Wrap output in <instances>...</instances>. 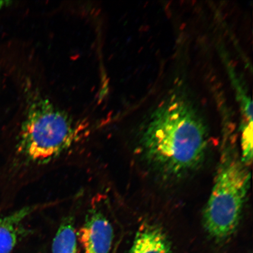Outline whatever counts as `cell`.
I'll return each instance as SVG.
<instances>
[{
    "label": "cell",
    "mask_w": 253,
    "mask_h": 253,
    "mask_svg": "<svg viewBox=\"0 0 253 253\" xmlns=\"http://www.w3.org/2000/svg\"><path fill=\"white\" fill-rule=\"evenodd\" d=\"M46 204L27 206L0 217V253H11L23 232L24 223Z\"/></svg>",
    "instance_id": "5"
},
{
    "label": "cell",
    "mask_w": 253,
    "mask_h": 253,
    "mask_svg": "<svg viewBox=\"0 0 253 253\" xmlns=\"http://www.w3.org/2000/svg\"><path fill=\"white\" fill-rule=\"evenodd\" d=\"M113 220L108 198L95 197L78 234L84 253H110L115 235Z\"/></svg>",
    "instance_id": "4"
},
{
    "label": "cell",
    "mask_w": 253,
    "mask_h": 253,
    "mask_svg": "<svg viewBox=\"0 0 253 253\" xmlns=\"http://www.w3.org/2000/svg\"><path fill=\"white\" fill-rule=\"evenodd\" d=\"M251 179L241 160L230 154L224 156L203 216L206 231L216 242L229 239L238 227Z\"/></svg>",
    "instance_id": "3"
},
{
    "label": "cell",
    "mask_w": 253,
    "mask_h": 253,
    "mask_svg": "<svg viewBox=\"0 0 253 253\" xmlns=\"http://www.w3.org/2000/svg\"><path fill=\"white\" fill-rule=\"evenodd\" d=\"M128 253H172L171 245L164 230L158 225L142 224L136 233Z\"/></svg>",
    "instance_id": "6"
},
{
    "label": "cell",
    "mask_w": 253,
    "mask_h": 253,
    "mask_svg": "<svg viewBox=\"0 0 253 253\" xmlns=\"http://www.w3.org/2000/svg\"><path fill=\"white\" fill-rule=\"evenodd\" d=\"M75 222V216L72 213L68 214L62 220L53 237L52 253H79Z\"/></svg>",
    "instance_id": "7"
},
{
    "label": "cell",
    "mask_w": 253,
    "mask_h": 253,
    "mask_svg": "<svg viewBox=\"0 0 253 253\" xmlns=\"http://www.w3.org/2000/svg\"><path fill=\"white\" fill-rule=\"evenodd\" d=\"M207 126L192 104L173 96L154 111L142 129L140 153L155 171L178 178L192 172L205 160Z\"/></svg>",
    "instance_id": "1"
},
{
    "label": "cell",
    "mask_w": 253,
    "mask_h": 253,
    "mask_svg": "<svg viewBox=\"0 0 253 253\" xmlns=\"http://www.w3.org/2000/svg\"><path fill=\"white\" fill-rule=\"evenodd\" d=\"M17 152L25 165H48L71 151L86 135V126L35 88L28 93Z\"/></svg>",
    "instance_id": "2"
},
{
    "label": "cell",
    "mask_w": 253,
    "mask_h": 253,
    "mask_svg": "<svg viewBox=\"0 0 253 253\" xmlns=\"http://www.w3.org/2000/svg\"><path fill=\"white\" fill-rule=\"evenodd\" d=\"M8 4V1H0V10L4 7V6L6 5V4Z\"/></svg>",
    "instance_id": "8"
}]
</instances>
